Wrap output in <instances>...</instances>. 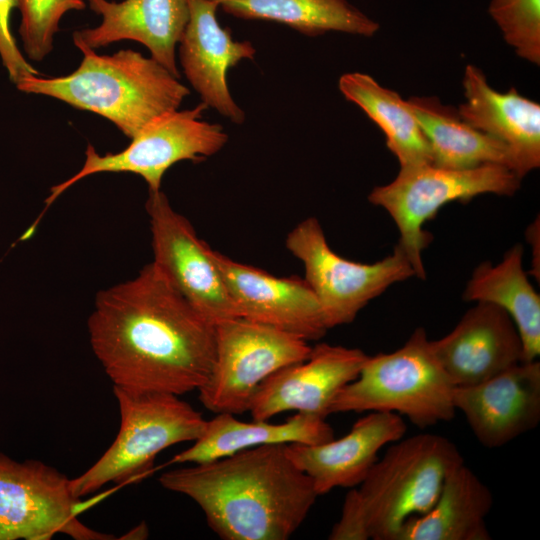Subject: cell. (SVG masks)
Returning a JSON list of instances; mask_svg holds the SVG:
<instances>
[{
	"instance_id": "f1b7e54d",
	"label": "cell",
	"mask_w": 540,
	"mask_h": 540,
	"mask_svg": "<svg viewBox=\"0 0 540 540\" xmlns=\"http://www.w3.org/2000/svg\"><path fill=\"white\" fill-rule=\"evenodd\" d=\"M18 0H0V57L10 80L16 83L25 76L39 75L17 47L10 31V16Z\"/></svg>"
},
{
	"instance_id": "484cf974",
	"label": "cell",
	"mask_w": 540,
	"mask_h": 540,
	"mask_svg": "<svg viewBox=\"0 0 540 540\" xmlns=\"http://www.w3.org/2000/svg\"><path fill=\"white\" fill-rule=\"evenodd\" d=\"M242 19L275 21L308 36L329 31L371 37L379 24L347 0H212Z\"/></svg>"
},
{
	"instance_id": "30bf717a",
	"label": "cell",
	"mask_w": 540,
	"mask_h": 540,
	"mask_svg": "<svg viewBox=\"0 0 540 540\" xmlns=\"http://www.w3.org/2000/svg\"><path fill=\"white\" fill-rule=\"evenodd\" d=\"M207 108L201 102L192 109H177L159 116L117 153L100 155L88 144L83 166L67 180L51 187L44 212L72 185L97 173H133L144 179L149 192L160 191L163 175L175 163L203 161L227 143L228 135L220 124L202 120Z\"/></svg>"
},
{
	"instance_id": "e0dca14e",
	"label": "cell",
	"mask_w": 540,
	"mask_h": 540,
	"mask_svg": "<svg viewBox=\"0 0 540 540\" xmlns=\"http://www.w3.org/2000/svg\"><path fill=\"white\" fill-rule=\"evenodd\" d=\"M189 21L179 41V57L187 80L207 107L234 124L245 121L227 85V71L243 59H253L256 49L249 41H235L222 28L212 0H188Z\"/></svg>"
},
{
	"instance_id": "7c38bea8",
	"label": "cell",
	"mask_w": 540,
	"mask_h": 540,
	"mask_svg": "<svg viewBox=\"0 0 540 540\" xmlns=\"http://www.w3.org/2000/svg\"><path fill=\"white\" fill-rule=\"evenodd\" d=\"M152 235L153 263L187 302L214 326L239 317L212 248L192 224L170 205L160 190L146 202Z\"/></svg>"
},
{
	"instance_id": "ac0fdd59",
	"label": "cell",
	"mask_w": 540,
	"mask_h": 540,
	"mask_svg": "<svg viewBox=\"0 0 540 540\" xmlns=\"http://www.w3.org/2000/svg\"><path fill=\"white\" fill-rule=\"evenodd\" d=\"M402 416L391 412H369L359 418L339 439L320 444L285 445L292 462L310 477L319 496L334 488L357 487L387 444L404 437Z\"/></svg>"
},
{
	"instance_id": "83f0119b",
	"label": "cell",
	"mask_w": 540,
	"mask_h": 540,
	"mask_svg": "<svg viewBox=\"0 0 540 540\" xmlns=\"http://www.w3.org/2000/svg\"><path fill=\"white\" fill-rule=\"evenodd\" d=\"M21 13L19 35L27 56L42 61L53 49L55 33L63 15L85 8L83 0H18Z\"/></svg>"
},
{
	"instance_id": "ba28073f",
	"label": "cell",
	"mask_w": 540,
	"mask_h": 540,
	"mask_svg": "<svg viewBox=\"0 0 540 540\" xmlns=\"http://www.w3.org/2000/svg\"><path fill=\"white\" fill-rule=\"evenodd\" d=\"M308 341L283 330L235 317L215 325V357L198 389L203 406L216 414L250 410L257 390L276 371L310 355Z\"/></svg>"
},
{
	"instance_id": "277c9868",
	"label": "cell",
	"mask_w": 540,
	"mask_h": 540,
	"mask_svg": "<svg viewBox=\"0 0 540 540\" xmlns=\"http://www.w3.org/2000/svg\"><path fill=\"white\" fill-rule=\"evenodd\" d=\"M453 392L426 330L418 327L397 350L368 356L357 378L332 401L329 415L391 412L426 428L454 417Z\"/></svg>"
},
{
	"instance_id": "9a60e30c",
	"label": "cell",
	"mask_w": 540,
	"mask_h": 540,
	"mask_svg": "<svg viewBox=\"0 0 540 540\" xmlns=\"http://www.w3.org/2000/svg\"><path fill=\"white\" fill-rule=\"evenodd\" d=\"M453 403L477 440L499 448L540 421V363L520 362L478 384L454 387Z\"/></svg>"
},
{
	"instance_id": "2e32d148",
	"label": "cell",
	"mask_w": 540,
	"mask_h": 540,
	"mask_svg": "<svg viewBox=\"0 0 540 540\" xmlns=\"http://www.w3.org/2000/svg\"><path fill=\"white\" fill-rule=\"evenodd\" d=\"M445 336L431 341L454 387L483 382L523 362V346L510 316L488 302H475Z\"/></svg>"
},
{
	"instance_id": "4dcf8cb0",
	"label": "cell",
	"mask_w": 540,
	"mask_h": 540,
	"mask_svg": "<svg viewBox=\"0 0 540 540\" xmlns=\"http://www.w3.org/2000/svg\"><path fill=\"white\" fill-rule=\"evenodd\" d=\"M149 532L147 525L142 522L137 527L130 530L123 539H146L148 538Z\"/></svg>"
},
{
	"instance_id": "603a6c76",
	"label": "cell",
	"mask_w": 540,
	"mask_h": 540,
	"mask_svg": "<svg viewBox=\"0 0 540 540\" xmlns=\"http://www.w3.org/2000/svg\"><path fill=\"white\" fill-rule=\"evenodd\" d=\"M463 299L488 302L503 309L512 319L523 346V362L540 354V296L523 268V246L515 244L493 265L480 263L472 272Z\"/></svg>"
},
{
	"instance_id": "d4e9b609",
	"label": "cell",
	"mask_w": 540,
	"mask_h": 540,
	"mask_svg": "<svg viewBox=\"0 0 540 540\" xmlns=\"http://www.w3.org/2000/svg\"><path fill=\"white\" fill-rule=\"evenodd\" d=\"M344 97L358 105L383 131L400 167L432 164L429 144L406 100L370 75L352 72L339 78Z\"/></svg>"
},
{
	"instance_id": "5bb4252c",
	"label": "cell",
	"mask_w": 540,
	"mask_h": 540,
	"mask_svg": "<svg viewBox=\"0 0 540 540\" xmlns=\"http://www.w3.org/2000/svg\"><path fill=\"white\" fill-rule=\"evenodd\" d=\"M367 358L357 348L319 343L306 360L265 379L249 411L255 420H269L287 411L326 418L334 398L357 378Z\"/></svg>"
},
{
	"instance_id": "6da1fadb",
	"label": "cell",
	"mask_w": 540,
	"mask_h": 540,
	"mask_svg": "<svg viewBox=\"0 0 540 540\" xmlns=\"http://www.w3.org/2000/svg\"><path fill=\"white\" fill-rule=\"evenodd\" d=\"M88 332L114 386L180 396L198 391L213 367L215 326L153 262L97 295Z\"/></svg>"
},
{
	"instance_id": "44dd1931",
	"label": "cell",
	"mask_w": 540,
	"mask_h": 540,
	"mask_svg": "<svg viewBox=\"0 0 540 540\" xmlns=\"http://www.w3.org/2000/svg\"><path fill=\"white\" fill-rule=\"evenodd\" d=\"M333 438L334 431L325 418L312 414L296 412L282 423H269L255 419L244 422L233 414L219 413L207 420L193 445L176 454L170 463H205L261 445L320 444Z\"/></svg>"
},
{
	"instance_id": "7402d4cb",
	"label": "cell",
	"mask_w": 540,
	"mask_h": 540,
	"mask_svg": "<svg viewBox=\"0 0 540 540\" xmlns=\"http://www.w3.org/2000/svg\"><path fill=\"white\" fill-rule=\"evenodd\" d=\"M492 505L488 486L462 462L447 475L434 505L408 519L397 540H489L485 519Z\"/></svg>"
},
{
	"instance_id": "4fadbf2b",
	"label": "cell",
	"mask_w": 540,
	"mask_h": 540,
	"mask_svg": "<svg viewBox=\"0 0 540 540\" xmlns=\"http://www.w3.org/2000/svg\"><path fill=\"white\" fill-rule=\"evenodd\" d=\"M212 256L239 317L306 341L326 334L328 328L320 305L304 278L277 277L214 249Z\"/></svg>"
},
{
	"instance_id": "5b68a950",
	"label": "cell",
	"mask_w": 540,
	"mask_h": 540,
	"mask_svg": "<svg viewBox=\"0 0 540 540\" xmlns=\"http://www.w3.org/2000/svg\"><path fill=\"white\" fill-rule=\"evenodd\" d=\"M462 462L457 446L441 435L395 441L357 488L369 538L397 540L408 519L434 505L447 475Z\"/></svg>"
},
{
	"instance_id": "9c48e42d",
	"label": "cell",
	"mask_w": 540,
	"mask_h": 540,
	"mask_svg": "<svg viewBox=\"0 0 540 540\" xmlns=\"http://www.w3.org/2000/svg\"><path fill=\"white\" fill-rule=\"evenodd\" d=\"M286 248L305 269V281L320 305L328 329L351 323L374 298L397 282L415 276L396 245L393 252L372 264L339 256L329 246L320 222L308 217L286 237Z\"/></svg>"
},
{
	"instance_id": "8992f818",
	"label": "cell",
	"mask_w": 540,
	"mask_h": 540,
	"mask_svg": "<svg viewBox=\"0 0 540 540\" xmlns=\"http://www.w3.org/2000/svg\"><path fill=\"white\" fill-rule=\"evenodd\" d=\"M113 392L120 411L119 432L89 469L70 479V489L77 498L107 483L142 475L152 468L161 451L178 443L194 442L205 429L207 420L178 395L118 386H113Z\"/></svg>"
},
{
	"instance_id": "4316f807",
	"label": "cell",
	"mask_w": 540,
	"mask_h": 540,
	"mask_svg": "<svg viewBox=\"0 0 540 540\" xmlns=\"http://www.w3.org/2000/svg\"><path fill=\"white\" fill-rule=\"evenodd\" d=\"M488 13L522 59L540 64V0H491Z\"/></svg>"
},
{
	"instance_id": "8fae6325",
	"label": "cell",
	"mask_w": 540,
	"mask_h": 540,
	"mask_svg": "<svg viewBox=\"0 0 540 540\" xmlns=\"http://www.w3.org/2000/svg\"><path fill=\"white\" fill-rule=\"evenodd\" d=\"M80 505L70 479L57 469L0 453V540H45L59 533L75 540L115 539L81 523Z\"/></svg>"
},
{
	"instance_id": "3957f363",
	"label": "cell",
	"mask_w": 540,
	"mask_h": 540,
	"mask_svg": "<svg viewBox=\"0 0 540 540\" xmlns=\"http://www.w3.org/2000/svg\"><path fill=\"white\" fill-rule=\"evenodd\" d=\"M75 46L83 59L74 72L52 78L28 75L16 83L18 90L96 113L130 139L157 117L179 109L190 94L152 57L131 49L99 55L83 44Z\"/></svg>"
},
{
	"instance_id": "cb8c5ba5",
	"label": "cell",
	"mask_w": 540,
	"mask_h": 540,
	"mask_svg": "<svg viewBox=\"0 0 540 540\" xmlns=\"http://www.w3.org/2000/svg\"><path fill=\"white\" fill-rule=\"evenodd\" d=\"M406 102L429 144L433 165L465 170L497 164L513 171L508 147L467 124L457 109L435 97H411Z\"/></svg>"
},
{
	"instance_id": "f546056e",
	"label": "cell",
	"mask_w": 540,
	"mask_h": 540,
	"mask_svg": "<svg viewBox=\"0 0 540 540\" xmlns=\"http://www.w3.org/2000/svg\"><path fill=\"white\" fill-rule=\"evenodd\" d=\"M330 540H368L365 515L356 487L350 488L345 496L340 519L328 536Z\"/></svg>"
},
{
	"instance_id": "52a82bcc",
	"label": "cell",
	"mask_w": 540,
	"mask_h": 540,
	"mask_svg": "<svg viewBox=\"0 0 540 540\" xmlns=\"http://www.w3.org/2000/svg\"><path fill=\"white\" fill-rule=\"evenodd\" d=\"M520 183L521 179L503 165L454 170L424 164L400 167L393 181L369 193L368 201L383 208L394 220L399 232L397 245L408 258L415 276L424 280L422 254L433 239L424 230V224L450 202H465L487 193L512 196Z\"/></svg>"
},
{
	"instance_id": "7a4b0ae2",
	"label": "cell",
	"mask_w": 540,
	"mask_h": 540,
	"mask_svg": "<svg viewBox=\"0 0 540 540\" xmlns=\"http://www.w3.org/2000/svg\"><path fill=\"white\" fill-rule=\"evenodd\" d=\"M286 444L261 445L164 472L163 488L185 495L224 540H286L319 497Z\"/></svg>"
},
{
	"instance_id": "ffe728a7",
	"label": "cell",
	"mask_w": 540,
	"mask_h": 540,
	"mask_svg": "<svg viewBox=\"0 0 540 540\" xmlns=\"http://www.w3.org/2000/svg\"><path fill=\"white\" fill-rule=\"evenodd\" d=\"M466 101L457 108L473 128L504 143L513 159V171L522 179L540 166V105L512 87L494 90L478 67L469 64L463 75Z\"/></svg>"
},
{
	"instance_id": "d6986e66",
	"label": "cell",
	"mask_w": 540,
	"mask_h": 540,
	"mask_svg": "<svg viewBox=\"0 0 540 540\" xmlns=\"http://www.w3.org/2000/svg\"><path fill=\"white\" fill-rule=\"evenodd\" d=\"M90 8L102 16L100 25L73 33L74 44L91 49L120 40L143 44L151 57L176 78L175 49L189 21L188 0H87Z\"/></svg>"
}]
</instances>
